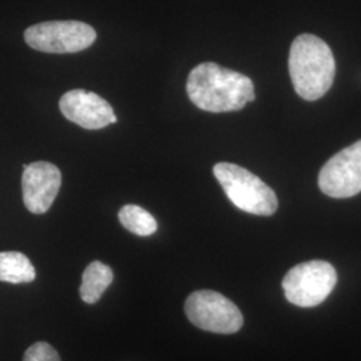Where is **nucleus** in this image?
Segmentation results:
<instances>
[{
  "instance_id": "0eeeda50",
  "label": "nucleus",
  "mask_w": 361,
  "mask_h": 361,
  "mask_svg": "<svg viewBox=\"0 0 361 361\" xmlns=\"http://www.w3.org/2000/svg\"><path fill=\"white\" fill-rule=\"evenodd\" d=\"M322 192L332 198H349L361 192V140L334 155L319 174Z\"/></svg>"
},
{
  "instance_id": "f03ea898",
  "label": "nucleus",
  "mask_w": 361,
  "mask_h": 361,
  "mask_svg": "<svg viewBox=\"0 0 361 361\" xmlns=\"http://www.w3.org/2000/svg\"><path fill=\"white\" fill-rule=\"evenodd\" d=\"M289 74L297 94L305 101H317L332 87L336 62L323 39L310 34L297 37L289 52Z\"/></svg>"
},
{
  "instance_id": "7ed1b4c3",
  "label": "nucleus",
  "mask_w": 361,
  "mask_h": 361,
  "mask_svg": "<svg viewBox=\"0 0 361 361\" xmlns=\"http://www.w3.org/2000/svg\"><path fill=\"white\" fill-rule=\"evenodd\" d=\"M213 173L233 205L240 210L267 217L277 212L276 193L249 170L229 162H219L213 168Z\"/></svg>"
},
{
  "instance_id": "ddd939ff",
  "label": "nucleus",
  "mask_w": 361,
  "mask_h": 361,
  "mask_svg": "<svg viewBox=\"0 0 361 361\" xmlns=\"http://www.w3.org/2000/svg\"><path fill=\"white\" fill-rule=\"evenodd\" d=\"M23 361H61V357L49 343L39 341L27 349Z\"/></svg>"
},
{
  "instance_id": "1a4fd4ad",
  "label": "nucleus",
  "mask_w": 361,
  "mask_h": 361,
  "mask_svg": "<svg viewBox=\"0 0 361 361\" xmlns=\"http://www.w3.org/2000/svg\"><path fill=\"white\" fill-rule=\"evenodd\" d=\"M59 109L68 121L83 129H104L118 121L113 107L106 99L82 89L67 91L59 101Z\"/></svg>"
},
{
  "instance_id": "423d86ee",
  "label": "nucleus",
  "mask_w": 361,
  "mask_h": 361,
  "mask_svg": "<svg viewBox=\"0 0 361 361\" xmlns=\"http://www.w3.org/2000/svg\"><path fill=\"white\" fill-rule=\"evenodd\" d=\"M95 39V30L78 20L44 22L28 27L25 31V40L31 49L51 54L83 51Z\"/></svg>"
},
{
  "instance_id": "f8f14e48",
  "label": "nucleus",
  "mask_w": 361,
  "mask_h": 361,
  "mask_svg": "<svg viewBox=\"0 0 361 361\" xmlns=\"http://www.w3.org/2000/svg\"><path fill=\"white\" fill-rule=\"evenodd\" d=\"M118 219L125 229L141 237L152 235L158 229L154 217L147 210L137 205L122 207L118 213Z\"/></svg>"
},
{
  "instance_id": "f257e3e1",
  "label": "nucleus",
  "mask_w": 361,
  "mask_h": 361,
  "mask_svg": "<svg viewBox=\"0 0 361 361\" xmlns=\"http://www.w3.org/2000/svg\"><path fill=\"white\" fill-rule=\"evenodd\" d=\"M186 91L198 109L209 113L237 111L256 99L250 78L212 62L194 67Z\"/></svg>"
},
{
  "instance_id": "9d476101",
  "label": "nucleus",
  "mask_w": 361,
  "mask_h": 361,
  "mask_svg": "<svg viewBox=\"0 0 361 361\" xmlns=\"http://www.w3.org/2000/svg\"><path fill=\"white\" fill-rule=\"evenodd\" d=\"M114 280V273L110 267L104 262L94 261L86 268L82 277V285L79 288V295L86 304H95L101 300Z\"/></svg>"
},
{
  "instance_id": "20e7f679",
  "label": "nucleus",
  "mask_w": 361,
  "mask_h": 361,
  "mask_svg": "<svg viewBox=\"0 0 361 361\" xmlns=\"http://www.w3.org/2000/svg\"><path fill=\"white\" fill-rule=\"evenodd\" d=\"M336 283L335 268L329 262L316 259L298 264L288 271L283 288L289 302L301 308H312L331 295Z\"/></svg>"
},
{
  "instance_id": "6e6552de",
  "label": "nucleus",
  "mask_w": 361,
  "mask_h": 361,
  "mask_svg": "<svg viewBox=\"0 0 361 361\" xmlns=\"http://www.w3.org/2000/svg\"><path fill=\"white\" fill-rule=\"evenodd\" d=\"M62 185L61 170L50 162L25 165L22 177L23 202L28 212L43 214L51 207Z\"/></svg>"
},
{
  "instance_id": "9b49d317",
  "label": "nucleus",
  "mask_w": 361,
  "mask_h": 361,
  "mask_svg": "<svg viewBox=\"0 0 361 361\" xmlns=\"http://www.w3.org/2000/svg\"><path fill=\"white\" fill-rule=\"evenodd\" d=\"M37 277L31 261L20 252H0V281L28 284Z\"/></svg>"
},
{
  "instance_id": "39448f33",
  "label": "nucleus",
  "mask_w": 361,
  "mask_h": 361,
  "mask_svg": "<svg viewBox=\"0 0 361 361\" xmlns=\"http://www.w3.org/2000/svg\"><path fill=\"white\" fill-rule=\"evenodd\" d=\"M185 313L197 328L213 334L231 335L244 325L243 313L235 304L213 290L192 293L185 302Z\"/></svg>"
}]
</instances>
